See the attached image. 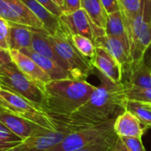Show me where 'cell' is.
<instances>
[{
    "mask_svg": "<svg viewBox=\"0 0 151 151\" xmlns=\"http://www.w3.org/2000/svg\"><path fill=\"white\" fill-rule=\"evenodd\" d=\"M93 73L98 76L101 83L87 103L69 116L53 115L76 130L115 119L125 111L127 99L124 95L123 82L115 83L95 68Z\"/></svg>",
    "mask_w": 151,
    "mask_h": 151,
    "instance_id": "cell-1",
    "label": "cell"
},
{
    "mask_svg": "<svg viewBox=\"0 0 151 151\" xmlns=\"http://www.w3.org/2000/svg\"><path fill=\"white\" fill-rule=\"evenodd\" d=\"M96 88L84 80H51L43 87L45 111L56 116H69L87 103Z\"/></svg>",
    "mask_w": 151,
    "mask_h": 151,
    "instance_id": "cell-2",
    "label": "cell"
},
{
    "mask_svg": "<svg viewBox=\"0 0 151 151\" xmlns=\"http://www.w3.org/2000/svg\"><path fill=\"white\" fill-rule=\"evenodd\" d=\"M0 104L12 113L50 130L70 126L60 119L50 115L35 103L2 86H0Z\"/></svg>",
    "mask_w": 151,
    "mask_h": 151,
    "instance_id": "cell-3",
    "label": "cell"
},
{
    "mask_svg": "<svg viewBox=\"0 0 151 151\" xmlns=\"http://www.w3.org/2000/svg\"><path fill=\"white\" fill-rule=\"evenodd\" d=\"M48 39L73 79L86 81L93 73L94 66L91 62L76 50L72 42L71 35L65 27L63 30L55 35L49 34Z\"/></svg>",
    "mask_w": 151,
    "mask_h": 151,
    "instance_id": "cell-4",
    "label": "cell"
},
{
    "mask_svg": "<svg viewBox=\"0 0 151 151\" xmlns=\"http://www.w3.org/2000/svg\"><path fill=\"white\" fill-rule=\"evenodd\" d=\"M0 86L22 96L45 111V94L42 88L26 76L13 62L0 67Z\"/></svg>",
    "mask_w": 151,
    "mask_h": 151,
    "instance_id": "cell-5",
    "label": "cell"
},
{
    "mask_svg": "<svg viewBox=\"0 0 151 151\" xmlns=\"http://www.w3.org/2000/svg\"><path fill=\"white\" fill-rule=\"evenodd\" d=\"M114 121L115 119H111L105 122L74 131L69 134L60 142L45 151L77 150L101 138L115 134L113 127Z\"/></svg>",
    "mask_w": 151,
    "mask_h": 151,
    "instance_id": "cell-6",
    "label": "cell"
},
{
    "mask_svg": "<svg viewBox=\"0 0 151 151\" xmlns=\"http://www.w3.org/2000/svg\"><path fill=\"white\" fill-rule=\"evenodd\" d=\"M59 19L71 35H83L94 42L96 38L105 35L104 29L96 26L82 8L71 13H63Z\"/></svg>",
    "mask_w": 151,
    "mask_h": 151,
    "instance_id": "cell-7",
    "label": "cell"
},
{
    "mask_svg": "<svg viewBox=\"0 0 151 151\" xmlns=\"http://www.w3.org/2000/svg\"><path fill=\"white\" fill-rule=\"evenodd\" d=\"M74 131L77 130L71 126H66L57 130H47L23 140L21 143L12 149V151H45L60 142Z\"/></svg>",
    "mask_w": 151,
    "mask_h": 151,
    "instance_id": "cell-8",
    "label": "cell"
},
{
    "mask_svg": "<svg viewBox=\"0 0 151 151\" xmlns=\"http://www.w3.org/2000/svg\"><path fill=\"white\" fill-rule=\"evenodd\" d=\"M0 121L6 127H8L13 134L20 137L22 140H25L33 135H36L47 130H50L12 113L1 104Z\"/></svg>",
    "mask_w": 151,
    "mask_h": 151,
    "instance_id": "cell-9",
    "label": "cell"
},
{
    "mask_svg": "<svg viewBox=\"0 0 151 151\" xmlns=\"http://www.w3.org/2000/svg\"><path fill=\"white\" fill-rule=\"evenodd\" d=\"M94 43L96 47L104 48L121 65L123 74H128L132 66V58L130 47L126 42L117 37L104 35L96 38Z\"/></svg>",
    "mask_w": 151,
    "mask_h": 151,
    "instance_id": "cell-10",
    "label": "cell"
},
{
    "mask_svg": "<svg viewBox=\"0 0 151 151\" xmlns=\"http://www.w3.org/2000/svg\"><path fill=\"white\" fill-rule=\"evenodd\" d=\"M92 65L115 83L123 82V69L119 61L112 57L104 48L96 47L95 58Z\"/></svg>",
    "mask_w": 151,
    "mask_h": 151,
    "instance_id": "cell-11",
    "label": "cell"
},
{
    "mask_svg": "<svg viewBox=\"0 0 151 151\" xmlns=\"http://www.w3.org/2000/svg\"><path fill=\"white\" fill-rule=\"evenodd\" d=\"M12 59V62L17 65V67L30 80L37 83L42 88L44 85L51 81L50 76L29 57L25 55L19 50H9Z\"/></svg>",
    "mask_w": 151,
    "mask_h": 151,
    "instance_id": "cell-12",
    "label": "cell"
},
{
    "mask_svg": "<svg viewBox=\"0 0 151 151\" xmlns=\"http://www.w3.org/2000/svg\"><path fill=\"white\" fill-rule=\"evenodd\" d=\"M113 127L119 137L142 138L148 130L134 114L127 110L115 118Z\"/></svg>",
    "mask_w": 151,
    "mask_h": 151,
    "instance_id": "cell-13",
    "label": "cell"
},
{
    "mask_svg": "<svg viewBox=\"0 0 151 151\" xmlns=\"http://www.w3.org/2000/svg\"><path fill=\"white\" fill-rule=\"evenodd\" d=\"M48 35H49V33L46 29L34 27L33 28L32 42H31V49L34 50L38 54L53 60L59 66H61L65 71H66V68H65L64 62L58 56V54L55 52L52 45L50 44V42L48 39Z\"/></svg>",
    "mask_w": 151,
    "mask_h": 151,
    "instance_id": "cell-14",
    "label": "cell"
},
{
    "mask_svg": "<svg viewBox=\"0 0 151 151\" xmlns=\"http://www.w3.org/2000/svg\"><path fill=\"white\" fill-rule=\"evenodd\" d=\"M26 7H27L43 24L44 28L50 35H55L64 29V26L60 19L50 11H48L43 5H42L36 0H20Z\"/></svg>",
    "mask_w": 151,
    "mask_h": 151,
    "instance_id": "cell-15",
    "label": "cell"
},
{
    "mask_svg": "<svg viewBox=\"0 0 151 151\" xmlns=\"http://www.w3.org/2000/svg\"><path fill=\"white\" fill-rule=\"evenodd\" d=\"M19 51H21L22 53L32 58L50 76L51 80L73 79V77L66 71H65L61 66H59L53 60L38 54L31 48H25L20 50Z\"/></svg>",
    "mask_w": 151,
    "mask_h": 151,
    "instance_id": "cell-16",
    "label": "cell"
},
{
    "mask_svg": "<svg viewBox=\"0 0 151 151\" xmlns=\"http://www.w3.org/2000/svg\"><path fill=\"white\" fill-rule=\"evenodd\" d=\"M9 50H20L25 48H31L34 27L13 21H9Z\"/></svg>",
    "mask_w": 151,
    "mask_h": 151,
    "instance_id": "cell-17",
    "label": "cell"
},
{
    "mask_svg": "<svg viewBox=\"0 0 151 151\" xmlns=\"http://www.w3.org/2000/svg\"><path fill=\"white\" fill-rule=\"evenodd\" d=\"M104 31H105V35L117 37L122 40L130 47L127 26L120 11L108 14Z\"/></svg>",
    "mask_w": 151,
    "mask_h": 151,
    "instance_id": "cell-18",
    "label": "cell"
},
{
    "mask_svg": "<svg viewBox=\"0 0 151 151\" xmlns=\"http://www.w3.org/2000/svg\"><path fill=\"white\" fill-rule=\"evenodd\" d=\"M151 45V21L144 22L142 32L131 49L132 65L144 60L145 54Z\"/></svg>",
    "mask_w": 151,
    "mask_h": 151,
    "instance_id": "cell-19",
    "label": "cell"
},
{
    "mask_svg": "<svg viewBox=\"0 0 151 151\" xmlns=\"http://www.w3.org/2000/svg\"><path fill=\"white\" fill-rule=\"evenodd\" d=\"M127 78L126 81L132 85L151 88V68L147 65L144 60L133 64Z\"/></svg>",
    "mask_w": 151,
    "mask_h": 151,
    "instance_id": "cell-20",
    "label": "cell"
},
{
    "mask_svg": "<svg viewBox=\"0 0 151 151\" xmlns=\"http://www.w3.org/2000/svg\"><path fill=\"white\" fill-rule=\"evenodd\" d=\"M81 8L87 12L96 26L104 29L108 13L100 0H81Z\"/></svg>",
    "mask_w": 151,
    "mask_h": 151,
    "instance_id": "cell-21",
    "label": "cell"
},
{
    "mask_svg": "<svg viewBox=\"0 0 151 151\" xmlns=\"http://www.w3.org/2000/svg\"><path fill=\"white\" fill-rule=\"evenodd\" d=\"M3 1L12 10H13L17 14H19L22 18L25 25L36 28H44L42 22L27 7H26V5L20 0H3Z\"/></svg>",
    "mask_w": 151,
    "mask_h": 151,
    "instance_id": "cell-22",
    "label": "cell"
},
{
    "mask_svg": "<svg viewBox=\"0 0 151 151\" xmlns=\"http://www.w3.org/2000/svg\"><path fill=\"white\" fill-rule=\"evenodd\" d=\"M123 90L127 100L151 104V88L137 87L123 81Z\"/></svg>",
    "mask_w": 151,
    "mask_h": 151,
    "instance_id": "cell-23",
    "label": "cell"
},
{
    "mask_svg": "<svg viewBox=\"0 0 151 151\" xmlns=\"http://www.w3.org/2000/svg\"><path fill=\"white\" fill-rule=\"evenodd\" d=\"M125 110L134 114L148 129L151 128V104L127 100Z\"/></svg>",
    "mask_w": 151,
    "mask_h": 151,
    "instance_id": "cell-24",
    "label": "cell"
},
{
    "mask_svg": "<svg viewBox=\"0 0 151 151\" xmlns=\"http://www.w3.org/2000/svg\"><path fill=\"white\" fill-rule=\"evenodd\" d=\"M71 40L76 50L92 64L96 54V45L94 42L88 37L79 35H71Z\"/></svg>",
    "mask_w": 151,
    "mask_h": 151,
    "instance_id": "cell-25",
    "label": "cell"
},
{
    "mask_svg": "<svg viewBox=\"0 0 151 151\" xmlns=\"http://www.w3.org/2000/svg\"><path fill=\"white\" fill-rule=\"evenodd\" d=\"M22 139L13 134L0 121V151L12 150L22 142Z\"/></svg>",
    "mask_w": 151,
    "mask_h": 151,
    "instance_id": "cell-26",
    "label": "cell"
},
{
    "mask_svg": "<svg viewBox=\"0 0 151 151\" xmlns=\"http://www.w3.org/2000/svg\"><path fill=\"white\" fill-rule=\"evenodd\" d=\"M118 138V135L112 134L107 137L101 138L88 146H85L80 150L74 151H111L112 147Z\"/></svg>",
    "mask_w": 151,
    "mask_h": 151,
    "instance_id": "cell-27",
    "label": "cell"
},
{
    "mask_svg": "<svg viewBox=\"0 0 151 151\" xmlns=\"http://www.w3.org/2000/svg\"><path fill=\"white\" fill-rule=\"evenodd\" d=\"M119 3L122 15L127 19L142 13V0H119Z\"/></svg>",
    "mask_w": 151,
    "mask_h": 151,
    "instance_id": "cell-28",
    "label": "cell"
},
{
    "mask_svg": "<svg viewBox=\"0 0 151 151\" xmlns=\"http://www.w3.org/2000/svg\"><path fill=\"white\" fill-rule=\"evenodd\" d=\"M0 17L9 21L21 23L25 25L22 18L19 14H17L13 10H12L3 0H0Z\"/></svg>",
    "mask_w": 151,
    "mask_h": 151,
    "instance_id": "cell-29",
    "label": "cell"
},
{
    "mask_svg": "<svg viewBox=\"0 0 151 151\" xmlns=\"http://www.w3.org/2000/svg\"><path fill=\"white\" fill-rule=\"evenodd\" d=\"M9 20L0 17V47L5 50H9Z\"/></svg>",
    "mask_w": 151,
    "mask_h": 151,
    "instance_id": "cell-30",
    "label": "cell"
},
{
    "mask_svg": "<svg viewBox=\"0 0 151 151\" xmlns=\"http://www.w3.org/2000/svg\"><path fill=\"white\" fill-rule=\"evenodd\" d=\"M128 151H146L142 138L137 137H119Z\"/></svg>",
    "mask_w": 151,
    "mask_h": 151,
    "instance_id": "cell-31",
    "label": "cell"
},
{
    "mask_svg": "<svg viewBox=\"0 0 151 151\" xmlns=\"http://www.w3.org/2000/svg\"><path fill=\"white\" fill-rule=\"evenodd\" d=\"M36 1H38L42 5H43L48 11H50L55 16L59 18L63 14V10L58 5H57L52 0H36Z\"/></svg>",
    "mask_w": 151,
    "mask_h": 151,
    "instance_id": "cell-32",
    "label": "cell"
},
{
    "mask_svg": "<svg viewBox=\"0 0 151 151\" xmlns=\"http://www.w3.org/2000/svg\"><path fill=\"white\" fill-rule=\"evenodd\" d=\"M63 13H71L81 9V0H63Z\"/></svg>",
    "mask_w": 151,
    "mask_h": 151,
    "instance_id": "cell-33",
    "label": "cell"
},
{
    "mask_svg": "<svg viewBox=\"0 0 151 151\" xmlns=\"http://www.w3.org/2000/svg\"><path fill=\"white\" fill-rule=\"evenodd\" d=\"M108 14L120 11L119 0H100Z\"/></svg>",
    "mask_w": 151,
    "mask_h": 151,
    "instance_id": "cell-34",
    "label": "cell"
},
{
    "mask_svg": "<svg viewBox=\"0 0 151 151\" xmlns=\"http://www.w3.org/2000/svg\"><path fill=\"white\" fill-rule=\"evenodd\" d=\"M142 8L144 22L151 21V0H142Z\"/></svg>",
    "mask_w": 151,
    "mask_h": 151,
    "instance_id": "cell-35",
    "label": "cell"
},
{
    "mask_svg": "<svg viewBox=\"0 0 151 151\" xmlns=\"http://www.w3.org/2000/svg\"><path fill=\"white\" fill-rule=\"evenodd\" d=\"M11 62H12V59L10 54V50L0 47V67Z\"/></svg>",
    "mask_w": 151,
    "mask_h": 151,
    "instance_id": "cell-36",
    "label": "cell"
},
{
    "mask_svg": "<svg viewBox=\"0 0 151 151\" xmlns=\"http://www.w3.org/2000/svg\"><path fill=\"white\" fill-rule=\"evenodd\" d=\"M111 151H128V150L126 148L125 144L123 143V142L121 141V139L118 136L113 147H112V150Z\"/></svg>",
    "mask_w": 151,
    "mask_h": 151,
    "instance_id": "cell-37",
    "label": "cell"
},
{
    "mask_svg": "<svg viewBox=\"0 0 151 151\" xmlns=\"http://www.w3.org/2000/svg\"><path fill=\"white\" fill-rule=\"evenodd\" d=\"M144 61L145 63L147 64V65L151 68V45L150 46V48L148 49L146 54H145V57H144Z\"/></svg>",
    "mask_w": 151,
    "mask_h": 151,
    "instance_id": "cell-38",
    "label": "cell"
},
{
    "mask_svg": "<svg viewBox=\"0 0 151 151\" xmlns=\"http://www.w3.org/2000/svg\"><path fill=\"white\" fill-rule=\"evenodd\" d=\"M57 5H58L61 9L63 8V5H64V2H63V0H52Z\"/></svg>",
    "mask_w": 151,
    "mask_h": 151,
    "instance_id": "cell-39",
    "label": "cell"
},
{
    "mask_svg": "<svg viewBox=\"0 0 151 151\" xmlns=\"http://www.w3.org/2000/svg\"><path fill=\"white\" fill-rule=\"evenodd\" d=\"M6 151H12V150H6Z\"/></svg>",
    "mask_w": 151,
    "mask_h": 151,
    "instance_id": "cell-40",
    "label": "cell"
}]
</instances>
